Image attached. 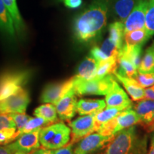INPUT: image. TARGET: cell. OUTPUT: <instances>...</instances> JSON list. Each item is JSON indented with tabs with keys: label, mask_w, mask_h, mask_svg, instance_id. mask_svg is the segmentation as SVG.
<instances>
[{
	"label": "cell",
	"mask_w": 154,
	"mask_h": 154,
	"mask_svg": "<svg viewBox=\"0 0 154 154\" xmlns=\"http://www.w3.org/2000/svg\"><path fill=\"white\" fill-rule=\"evenodd\" d=\"M72 146V144L69 143L68 146H65L61 149H57L55 151L54 154H74Z\"/></svg>",
	"instance_id": "39"
},
{
	"label": "cell",
	"mask_w": 154,
	"mask_h": 154,
	"mask_svg": "<svg viewBox=\"0 0 154 154\" xmlns=\"http://www.w3.org/2000/svg\"><path fill=\"white\" fill-rule=\"evenodd\" d=\"M74 88H73L55 104L57 114L63 121H69L77 113V99Z\"/></svg>",
	"instance_id": "11"
},
{
	"label": "cell",
	"mask_w": 154,
	"mask_h": 154,
	"mask_svg": "<svg viewBox=\"0 0 154 154\" xmlns=\"http://www.w3.org/2000/svg\"><path fill=\"white\" fill-rule=\"evenodd\" d=\"M134 79H135L138 84L143 88L150 87L154 85V73H152V74L138 73Z\"/></svg>",
	"instance_id": "34"
},
{
	"label": "cell",
	"mask_w": 154,
	"mask_h": 154,
	"mask_svg": "<svg viewBox=\"0 0 154 154\" xmlns=\"http://www.w3.org/2000/svg\"><path fill=\"white\" fill-rule=\"evenodd\" d=\"M118 69L116 72L124 76L134 78L138 74V69L129 59L119 54L118 57Z\"/></svg>",
	"instance_id": "29"
},
{
	"label": "cell",
	"mask_w": 154,
	"mask_h": 154,
	"mask_svg": "<svg viewBox=\"0 0 154 154\" xmlns=\"http://www.w3.org/2000/svg\"><path fill=\"white\" fill-rule=\"evenodd\" d=\"M151 38L145 28L125 33L124 41L127 46L143 45Z\"/></svg>",
	"instance_id": "23"
},
{
	"label": "cell",
	"mask_w": 154,
	"mask_h": 154,
	"mask_svg": "<svg viewBox=\"0 0 154 154\" xmlns=\"http://www.w3.org/2000/svg\"><path fill=\"white\" fill-rule=\"evenodd\" d=\"M54 152L55 151H54V150L42 148V149H36L29 154H54Z\"/></svg>",
	"instance_id": "40"
},
{
	"label": "cell",
	"mask_w": 154,
	"mask_h": 154,
	"mask_svg": "<svg viewBox=\"0 0 154 154\" xmlns=\"http://www.w3.org/2000/svg\"><path fill=\"white\" fill-rule=\"evenodd\" d=\"M100 47L101 52L104 55L106 59H109L110 57H118L120 50L116 46L113 44V42L111 41L109 38H107L104 40L103 44H101Z\"/></svg>",
	"instance_id": "31"
},
{
	"label": "cell",
	"mask_w": 154,
	"mask_h": 154,
	"mask_svg": "<svg viewBox=\"0 0 154 154\" xmlns=\"http://www.w3.org/2000/svg\"><path fill=\"white\" fill-rule=\"evenodd\" d=\"M113 75L122 84L133 101H138L145 99V89L138 84L135 79L121 75L116 71L113 73Z\"/></svg>",
	"instance_id": "16"
},
{
	"label": "cell",
	"mask_w": 154,
	"mask_h": 154,
	"mask_svg": "<svg viewBox=\"0 0 154 154\" xmlns=\"http://www.w3.org/2000/svg\"><path fill=\"white\" fill-rule=\"evenodd\" d=\"M145 29L150 37L154 34V0H149L146 14Z\"/></svg>",
	"instance_id": "32"
},
{
	"label": "cell",
	"mask_w": 154,
	"mask_h": 154,
	"mask_svg": "<svg viewBox=\"0 0 154 154\" xmlns=\"http://www.w3.org/2000/svg\"><path fill=\"white\" fill-rule=\"evenodd\" d=\"M110 0H93L76 16L73 31L76 39L81 43H88L99 36L106 26Z\"/></svg>",
	"instance_id": "1"
},
{
	"label": "cell",
	"mask_w": 154,
	"mask_h": 154,
	"mask_svg": "<svg viewBox=\"0 0 154 154\" xmlns=\"http://www.w3.org/2000/svg\"><path fill=\"white\" fill-rule=\"evenodd\" d=\"M105 96L107 107H121L128 109L132 106L131 101L116 80L113 81L112 86Z\"/></svg>",
	"instance_id": "12"
},
{
	"label": "cell",
	"mask_w": 154,
	"mask_h": 154,
	"mask_svg": "<svg viewBox=\"0 0 154 154\" xmlns=\"http://www.w3.org/2000/svg\"><path fill=\"white\" fill-rule=\"evenodd\" d=\"M149 0H140L124 21L125 33L145 28Z\"/></svg>",
	"instance_id": "10"
},
{
	"label": "cell",
	"mask_w": 154,
	"mask_h": 154,
	"mask_svg": "<svg viewBox=\"0 0 154 154\" xmlns=\"http://www.w3.org/2000/svg\"><path fill=\"white\" fill-rule=\"evenodd\" d=\"M14 154H26V153H23V152H20V151H17L16 153Z\"/></svg>",
	"instance_id": "43"
},
{
	"label": "cell",
	"mask_w": 154,
	"mask_h": 154,
	"mask_svg": "<svg viewBox=\"0 0 154 154\" xmlns=\"http://www.w3.org/2000/svg\"><path fill=\"white\" fill-rule=\"evenodd\" d=\"M147 154H154V132L153 136L151 138V145H150V149L149 151V153Z\"/></svg>",
	"instance_id": "42"
},
{
	"label": "cell",
	"mask_w": 154,
	"mask_h": 154,
	"mask_svg": "<svg viewBox=\"0 0 154 154\" xmlns=\"http://www.w3.org/2000/svg\"><path fill=\"white\" fill-rule=\"evenodd\" d=\"M30 74L27 71H14L0 76V101L22 89L27 83Z\"/></svg>",
	"instance_id": "5"
},
{
	"label": "cell",
	"mask_w": 154,
	"mask_h": 154,
	"mask_svg": "<svg viewBox=\"0 0 154 154\" xmlns=\"http://www.w3.org/2000/svg\"><path fill=\"white\" fill-rule=\"evenodd\" d=\"M126 109L121 107H107L104 110L96 113L94 117V131H97L102 125L115 118Z\"/></svg>",
	"instance_id": "21"
},
{
	"label": "cell",
	"mask_w": 154,
	"mask_h": 154,
	"mask_svg": "<svg viewBox=\"0 0 154 154\" xmlns=\"http://www.w3.org/2000/svg\"><path fill=\"white\" fill-rule=\"evenodd\" d=\"M70 128L63 123L49 124L40 131V143L45 149L57 150L66 146L70 140Z\"/></svg>",
	"instance_id": "3"
},
{
	"label": "cell",
	"mask_w": 154,
	"mask_h": 154,
	"mask_svg": "<svg viewBox=\"0 0 154 154\" xmlns=\"http://www.w3.org/2000/svg\"><path fill=\"white\" fill-rule=\"evenodd\" d=\"M148 138L140 135L136 127L125 128L114 135L103 154H147Z\"/></svg>",
	"instance_id": "2"
},
{
	"label": "cell",
	"mask_w": 154,
	"mask_h": 154,
	"mask_svg": "<svg viewBox=\"0 0 154 154\" xmlns=\"http://www.w3.org/2000/svg\"><path fill=\"white\" fill-rule=\"evenodd\" d=\"M0 31L11 38L16 34L14 22L3 0H0Z\"/></svg>",
	"instance_id": "20"
},
{
	"label": "cell",
	"mask_w": 154,
	"mask_h": 154,
	"mask_svg": "<svg viewBox=\"0 0 154 154\" xmlns=\"http://www.w3.org/2000/svg\"><path fill=\"white\" fill-rule=\"evenodd\" d=\"M14 121V124L17 127V132L20 131L22 129L23 127L27 123L31 117L25 113H9Z\"/></svg>",
	"instance_id": "35"
},
{
	"label": "cell",
	"mask_w": 154,
	"mask_h": 154,
	"mask_svg": "<svg viewBox=\"0 0 154 154\" xmlns=\"http://www.w3.org/2000/svg\"><path fill=\"white\" fill-rule=\"evenodd\" d=\"M118 57H110L105 60L99 61L96 77L103 78L108 75L113 74L118 69Z\"/></svg>",
	"instance_id": "26"
},
{
	"label": "cell",
	"mask_w": 154,
	"mask_h": 154,
	"mask_svg": "<svg viewBox=\"0 0 154 154\" xmlns=\"http://www.w3.org/2000/svg\"><path fill=\"white\" fill-rule=\"evenodd\" d=\"M11 127H16V125L10 114L0 115V131L5 128H11Z\"/></svg>",
	"instance_id": "36"
},
{
	"label": "cell",
	"mask_w": 154,
	"mask_h": 154,
	"mask_svg": "<svg viewBox=\"0 0 154 154\" xmlns=\"http://www.w3.org/2000/svg\"><path fill=\"white\" fill-rule=\"evenodd\" d=\"M140 0H110L109 13L116 21L124 22Z\"/></svg>",
	"instance_id": "13"
},
{
	"label": "cell",
	"mask_w": 154,
	"mask_h": 154,
	"mask_svg": "<svg viewBox=\"0 0 154 154\" xmlns=\"http://www.w3.org/2000/svg\"><path fill=\"white\" fill-rule=\"evenodd\" d=\"M29 102V94L27 90L22 88L16 94L0 101V115L25 113Z\"/></svg>",
	"instance_id": "7"
},
{
	"label": "cell",
	"mask_w": 154,
	"mask_h": 154,
	"mask_svg": "<svg viewBox=\"0 0 154 154\" xmlns=\"http://www.w3.org/2000/svg\"><path fill=\"white\" fill-rule=\"evenodd\" d=\"M106 101L101 99H80L77 102L76 111L80 116L95 113L106 107Z\"/></svg>",
	"instance_id": "18"
},
{
	"label": "cell",
	"mask_w": 154,
	"mask_h": 154,
	"mask_svg": "<svg viewBox=\"0 0 154 154\" xmlns=\"http://www.w3.org/2000/svg\"><path fill=\"white\" fill-rule=\"evenodd\" d=\"M154 131V123L153 124V126H152V127L151 128V129H150V131Z\"/></svg>",
	"instance_id": "44"
},
{
	"label": "cell",
	"mask_w": 154,
	"mask_h": 154,
	"mask_svg": "<svg viewBox=\"0 0 154 154\" xmlns=\"http://www.w3.org/2000/svg\"><path fill=\"white\" fill-rule=\"evenodd\" d=\"M138 72L140 74L154 73V42L146 50L138 68Z\"/></svg>",
	"instance_id": "24"
},
{
	"label": "cell",
	"mask_w": 154,
	"mask_h": 154,
	"mask_svg": "<svg viewBox=\"0 0 154 154\" xmlns=\"http://www.w3.org/2000/svg\"><path fill=\"white\" fill-rule=\"evenodd\" d=\"M113 136H103L99 133H91L77 142L74 154H96L112 140Z\"/></svg>",
	"instance_id": "6"
},
{
	"label": "cell",
	"mask_w": 154,
	"mask_h": 154,
	"mask_svg": "<svg viewBox=\"0 0 154 154\" xmlns=\"http://www.w3.org/2000/svg\"><path fill=\"white\" fill-rule=\"evenodd\" d=\"M17 151L14 143L0 146V154H14Z\"/></svg>",
	"instance_id": "37"
},
{
	"label": "cell",
	"mask_w": 154,
	"mask_h": 154,
	"mask_svg": "<svg viewBox=\"0 0 154 154\" xmlns=\"http://www.w3.org/2000/svg\"><path fill=\"white\" fill-rule=\"evenodd\" d=\"M3 2L12 18L16 32L20 33L24 29V24L17 7V0H3Z\"/></svg>",
	"instance_id": "27"
},
{
	"label": "cell",
	"mask_w": 154,
	"mask_h": 154,
	"mask_svg": "<svg viewBox=\"0 0 154 154\" xmlns=\"http://www.w3.org/2000/svg\"><path fill=\"white\" fill-rule=\"evenodd\" d=\"M48 124H49V123H48L47 121L44 120V119L40 118V117L36 116L35 118H30L27 121V123L23 127L22 129L20 131L17 132V137L18 138L21 134H25V133H29L33 131L34 130L42 128V127Z\"/></svg>",
	"instance_id": "30"
},
{
	"label": "cell",
	"mask_w": 154,
	"mask_h": 154,
	"mask_svg": "<svg viewBox=\"0 0 154 154\" xmlns=\"http://www.w3.org/2000/svg\"><path fill=\"white\" fill-rule=\"evenodd\" d=\"M134 109L140 117V124L147 127L150 131L154 123V100H140L135 106Z\"/></svg>",
	"instance_id": "15"
},
{
	"label": "cell",
	"mask_w": 154,
	"mask_h": 154,
	"mask_svg": "<svg viewBox=\"0 0 154 154\" xmlns=\"http://www.w3.org/2000/svg\"><path fill=\"white\" fill-rule=\"evenodd\" d=\"M74 77L64 82L50 84L44 88L42 92L40 101L42 103H49L55 105L63 98L72 88H74Z\"/></svg>",
	"instance_id": "8"
},
{
	"label": "cell",
	"mask_w": 154,
	"mask_h": 154,
	"mask_svg": "<svg viewBox=\"0 0 154 154\" xmlns=\"http://www.w3.org/2000/svg\"><path fill=\"white\" fill-rule=\"evenodd\" d=\"M145 99L154 100V85L145 89Z\"/></svg>",
	"instance_id": "41"
},
{
	"label": "cell",
	"mask_w": 154,
	"mask_h": 154,
	"mask_svg": "<svg viewBox=\"0 0 154 154\" xmlns=\"http://www.w3.org/2000/svg\"><path fill=\"white\" fill-rule=\"evenodd\" d=\"M34 114L36 117L44 119L49 124H53L58 120L57 109L55 105L52 103H47L39 106L35 109Z\"/></svg>",
	"instance_id": "25"
},
{
	"label": "cell",
	"mask_w": 154,
	"mask_h": 154,
	"mask_svg": "<svg viewBox=\"0 0 154 154\" xmlns=\"http://www.w3.org/2000/svg\"><path fill=\"white\" fill-rule=\"evenodd\" d=\"M42 128L34 130L33 131L21 134L14 142L17 151L29 154L31 152L39 149L40 140L39 133Z\"/></svg>",
	"instance_id": "14"
},
{
	"label": "cell",
	"mask_w": 154,
	"mask_h": 154,
	"mask_svg": "<svg viewBox=\"0 0 154 154\" xmlns=\"http://www.w3.org/2000/svg\"><path fill=\"white\" fill-rule=\"evenodd\" d=\"M66 7L70 9H77L82 5V0H63Z\"/></svg>",
	"instance_id": "38"
},
{
	"label": "cell",
	"mask_w": 154,
	"mask_h": 154,
	"mask_svg": "<svg viewBox=\"0 0 154 154\" xmlns=\"http://www.w3.org/2000/svg\"><path fill=\"white\" fill-rule=\"evenodd\" d=\"M99 62L92 57H86L78 67L75 76L84 80H90L96 78Z\"/></svg>",
	"instance_id": "19"
},
{
	"label": "cell",
	"mask_w": 154,
	"mask_h": 154,
	"mask_svg": "<svg viewBox=\"0 0 154 154\" xmlns=\"http://www.w3.org/2000/svg\"><path fill=\"white\" fill-rule=\"evenodd\" d=\"M142 47L143 45L127 46L126 44H124L119 54L129 59L138 69L141 61L140 57L142 53Z\"/></svg>",
	"instance_id": "28"
},
{
	"label": "cell",
	"mask_w": 154,
	"mask_h": 154,
	"mask_svg": "<svg viewBox=\"0 0 154 154\" xmlns=\"http://www.w3.org/2000/svg\"><path fill=\"white\" fill-rule=\"evenodd\" d=\"M116 126L115 134L134 125L140 124V117L136 111L132 110L131 108L124 110L121 112L117 116L115 117Z\"/></svg>",
	"instance_id": "17"
},
{
	"label": "cell",
	"mask_w": 154,
	"mask_h": 154,
	"mask_svg": "<svg viewBox=\"0 0 154 154\" xmlns=\"http://www.w3.org/2000/svg\"><path fill=\"white\" fill-rule=\"evenodd\" d=\"M74 77V88L79 96L85 95H106L112 86L113 75L110 74L103 78H94L93 79L84 80L76 76Z\"/></svg>",
	"instance_id": "4"
},
{
	"label": "cell",
	"mask_w": 154,
	"mask_h": 154,
	"mask_svg": "<svg viewBox=\"0 0 154 154\" xmlns=\"http://www.w3.org/2000/svg\"><path fill=\"white\" fill-rule=\"evenodd\" d=\"M17 128L11 127V128H5L0 131V145H5V144L10 143L11 141L17 139Z\"/></svg>",
	"instance_id": "33"
},
{
	"label": "cell",
	"mask_w": 154,
	"mask_h": 154,
	"mask_svg": "<svg viewBox=\"0 0 154 154\" xmlns=\"http://www.w3.org/2000/svg\"><path fill=\"white\" fill-rule=\"evenodd\" d=\"M95 113L84 115L69 122V125L72 130V138L70 143L74 145L81 139L94 131V117Z\"/></svg>",
	"instance_id": "9"
},
{
	"label": "cell",
	"mask_w": 154,
	"mask_h": 154,
	"mask_svg": "<svg viewBox=\"0 0 154 154\" xmlns=\"http://www.w3.org/2000/svg\"><path fill=\"white\" fill-rule=\"evenodd\" d=\"M109 38L119 49H121V48L124 46L123 42H124L125 34L124 22H120V21H116V22L111 23L109 26Z\"/></svg>",
	"instance_id": "22"
}]
</instances>
